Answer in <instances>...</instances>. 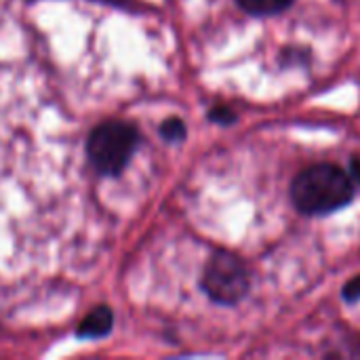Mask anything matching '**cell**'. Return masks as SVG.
<instances>
[{"instance_id": "cell-5", "label": "cell", "mask_w": 360, "mask_h": 360, "mask_svg": "<svg viewBox=\"0 0 360 360\" xmlns=\"http://www.w3.org/2000/svg\"><path fill=\"white\" fill-rule=\"evenodd\" d=\"M251 15H276L291 6L293 0H236Z\"/></svg>"}, {"instance_id": "cell-10", "label": "cell", "mask_w": 360, "mask_h": 360, "mask_svg": "<svg viewBox=\"0 0 360 360\" xmlns=\"http://www.w3.org/2000/svg\"><path fill=\"white\" fill-rule=\"evenodd\" d=\"M112 2H120V0H112Z\"/></svg>"}, {"instance_id": "cell-6", "label": "cell", "mask_w": 360, "mask_h": 360, "mask_svg": "<svg viewBox=\"0 0 360 360\" xmlns=\"http://www.w3.org/2000/svg\"><path fill=\"white\" fill-rule=\"evenodd\" d=\"M160 133L167 141H179L186 137V124L179 120V118H171V120H165L162 127H160Z\"/></svg>"}, {"instance_id": "cell-8", "label": "cell", "mask_w": 360, "mask_h": 360, "mask_svg": "<svg viewBox=\"0 0 360 360\" xmlns=\"http://www.w3.org/2000/svg\"><path fill=\"white\" fill-rule=\"evenodd\" d=\"M344 300H348V302H356V300H360V274L354 281H350V283L344 287Z\"/></svg>"}, {"instance_id": "cell-7", "label": "cell", "mask_w": 360, "mask_h": 360, "mask_svg": "<svg viewBox=\"0 0 360 360\" xmlns=\"http://www.w3.org/2000/svg\"><path fill=\"white\" fill-rule=\"evenodd\" d=\"M209 118H211V120H215V122H219V124H230V122H234V120H236V114H234L230 108L219 105V108H215V110L209 114Z\"/></svg>"}, {"instance_id": "cell-4", "label": "cell", "mask_w": 360, "mask_h": 360, "mask_svg": "<svg viewBox=\"0 0 360 360\" xmlns=\"http://www.w3.org/2000/svg\"><path fill=\"white\" fill-rule=\"evenodd\" d=\"M114 325V316L110 312V308L101 306L95 308L78 327V338H103L112 331Z\"/></svg>"}, {"instance_id": "cell-9", "label": "cell", "mask_w": 360, "mask_h": 360, "mask_svg": "<svg viewBox=\"0 0 360 360\" xmlns=\"http://www.w3.org/2000/svg\"><path fill=\"white\" fill-rule=\"evenodd\" d=\"M354 181L360 184V158H352L350 160V173H348Z\"/></svg>"}, {"instance_id": "cell-3", "label": "cell", "mask_w": 360, "mask_h": 360, "mask_svg": "<svg viewBox=\"0 0 360 360\" xmlns=\"http://www.w3.org/2000/svg\"><path fill=\"white\" fill-rule=\"evenodd\" d=\"M249 285V270L236 255L228 251H217L209 259L202 276V289L213 302L232 306L247 295Z\"/></svg>"}, {"instance_id": "cell-2", "label": "cell", "mask_w": 360, "mask_h": 360, "mask_svg": "<svg viewBox=\"0 0 360 360\" xmlns=\"http://www.w3.org/2000/svg\"><path fill=\"white\" fill-rule=\"evenodd\" d=\"M137 148V129L127 122H103L99 124L86 143L91 165L101 175H118L131 160Z\"/></svg>"}, {"instance_id": "cell-1", "label": "cell", "mask_w": 360, "mask_h": 360, "mask_svg": "<svg viewBox=\"0 0 360 360\" xmlns=\"http://www.w3.org/2000/svg\"><path fill=\"white\" fill-rule=\"evenodd\" d=\"M354 196L352 177L335 165L304 169L291 184V198L306 215H327L346 207Z\"/></svg>"}]
</instances>
